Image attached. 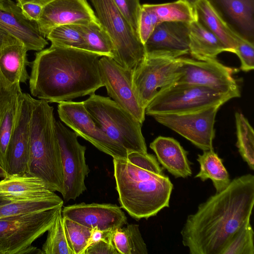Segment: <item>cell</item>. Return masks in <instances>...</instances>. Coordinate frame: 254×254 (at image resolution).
Segmentation results:
<instances>
[{
  "label": "cell",
  "instance_id": "obj_1",
  "mask_svg": "<svg viewBox=\"0 0 254 254\" xmlns=\"http://www.w3.org/2000/svg\"><path fill=\"white\" fill-rule=\"evenodd\" d=\"M254 204V176L237 177L223 190L200 203L181 231L190 254H221L235 233L251 219Z\"/></svg>",
  "mask_w": 254,
  "mask_h": 254
},
{
  "label": "cell",
  "instance_id": "obj_2",
  "mask_svg": "<svg viewBox=\"0 0 254 254\" xmlns=\"http://www.w3.org/2000/svg\"><path fill=\"white\" fill-rule=\"evenodd\" d=\"M101 56L79 49L51 45L36 53L29 76L31 95L49 103H60L88 95L103 86Z\"/></svg>",
  "mask_w": 254,
  "mask_h": 254
},
{
  "label": "cell",
  "instance_id": "obj_3",
  "mask_svg": "<svg viewBox=\"0 0 254 254\" xmlns=\"http://www.w3.org/2000/svg\"><path fill=\"white\" fill-rule=\"evenodd\" d=\"M113 164L121 207L131 217L147 219L169 206L173 185L154 155L132 151Z\"/></svg>",
  "mask_w": 254,
  "mask_h": 254
},
{
  "label": "cell",
  "instance_id": "obj_4",
  "mask_svg": "<svg viewBox=\"0 0 254 254\" xmlns=\"http://www.w3.org/2000/svg\"><path fill=\"white\" fill-rule=\"evenodd\" d=\"M54 107L34 99L30 127L28 176L42 179L53 191L64 192V174Z\"/></svg>",
  "mask_w": 254,
  "mask_h": 254
},
{
  "label": "cell",
  "instance_id": "obj_5",
  "mask_svg": "<svg viewBox=\"0 0 254 254\" xmlns=\"http://www.w3.org/2000/svg\"><path fill=\"white\" fill-rule=\"evenodd\" d=\"M83 103L94 121L118 146L128 153L147 152L142 124L114 100L94 93Z\"/></svg>",
  "mask_w": 254,
  "mask_h": 254
},
{
  "label": "cell",
  "instance_id": "obj_6",
  "mask_svg": "<svg viewBox=\"0 0 254 254\" xmlns=\"http://www.w3.org/2000/svg\"><path fill=\"white\" fill-rule=\"evenodd\" d=\"M98 21L114 47L113 58L122 66L134 70L146 57L144 45L113 0H91Z\"/></svg>",
  "mask_w": 254,
  "mask_h": 254
},
{
  "label": "cell",
  "instance_id": "obj_7",
  "mask_svg": "<svg viewBox=\"0 0 254 254\" xmlns=\"http://www.w3.org/2000/svg\"><path fill=\"white\" fill-rule=\"evenodd\" d=\"M231 96L206 87L189 83H175L160 90L145 108V113L182 114L222 106Z\"/></svg>",
  "mask_w": 254,
  "mask_h": 254
},
{
  "label": "cell",
  "instance_id": "obj_8",
  "mask_svg": "<svg viewBox=\"0 0 254 254\" xmlns=\"http://www.w3.org/2000/svg\"><path fill=\"white\" fill-rule=\"evenodd\" d=\"M62 207L0 219V254H24L48 230Z\"/></svg>",
  "mask_w": 254,
  "mask_h": 254
},
{
  "label": "cell",
  "instance_id": "obj_9",
  "mask_svg": "<svg viewBox=\"0 0 254 254\" xmlns=\"http://www.w3.org/2000/svg\"><path fill=\"white\" fill-rule=\"evenodd\" d=\"M64 174V201L75 200L86 190L85 180L90 172L86 162V147L78 135L60 121L55 122Z\"/></svg>",
  "mask_w": 254,
  "mask_h": 254
},
{
  "label": "cell",
  "instance_id": "obj_10",
  "mask_svg": "<svg viewBox=\"0 0 254 254\" xmlns=\"http://www.w3.org/2000/svg\"><path fill=\"white\" fill-rule=\"evenodd\" d=\"M221 106H210L182 114H157L151 116L157 122L185 137L203 151L213 149L214 124Z\"/></svg>",
  "mask_w": 254,
  "mask_h": 254
},
{
  "label": "cell",
  "instance_id": "obj_11",
  "mask_svg": "<svg viewBox=\"0 0 254 254\" xmlns=\"http://www.w3.org/2000/svg\"><path fill=\"white\" fill-rule=\"evenodd\" d=\"M234 69L216 60L206 61L180 58L179 75L176 83L208 87L232 98L241 96L239 86L233 76Z\"/></svg>",
  "mask_w": 254,
  "mask_h": 254
},
{
  "label": "cell",
  "instance_id": "obj_12",
  "mask_svg": "<svg viewBox=\"0 0 254 254\" xmlns=\"http://www.w3.org/2000/svg\"><path fill=\"white\" fill-rule=\"evenodd\" d=\"M180 58L146 57L134 70L133 85L145 109L161 89L175 83L179 75Z\"/></svg>",
  "mask_w": 254,
  "mask_h": 254
},
{
  "label": "cell",
  "instance_id": "obj_13",
  "mask_svg": "<svg viewBox=\"0 0 254 254\" xmlns=\"http://www.w3.org/2000/svg\"><path fill=\"white\" fill-rule=\"evenodd\" d=\"M58 112L64 124L99 150L113 158H127L128 153L109 138L85 109L83 102H60Z\"/></svg>",
  "mask_w": 254,
  "mask_h": 254
},
{
  "label": "cell",
  "instance_id": "obj_14",
  "mask_svg": "<svg viewBox=\"0 0 254 254\" xmlns=\"http://www.w3.org/2000/svg\"><path fill=\"white\" fill-rule=\"evenodd\" d=\"M99 70L101 80L108 95L142 124L145 109L141 105L134 90V70L122 66L113 58L107 56L100 58Z\"/></svg>",
  "mask_w": 254,
  "mask_h": 254
},
{
  "label": "cell",
  "instance_id": "obj_15",
  "mask_svg": "<svg viewBox=\"0 0 254 254\" xmlns=\"http://www.w3.org/2000/svg\"><path fill=\"white\" fill-rule=\"evenodd\" d=\"M34 98L21 92L13 129L5 154L7 176L27 175L30 153V127Z\"/></svg>",
  "mask_w": 254,
  "mask_h": 254
},
{
  "label": "cell",
  "instance_id": "obj_16",
  "mask_svg": "<svg viewBox=\"0 0 254 254\" xmlns=\"http://www.w3.org/2000/svg\"><path fill=\"white\" fill-rule=\"evenodd\" d=\"M99 22L86 0H54L43 8L37 24L46 38L55 28L62 25H83Z\"/></svg>",
  "mask_w": 254,
  "mask_h": 254
},
{
  "label": "cell",
  "instance_id": "obj_17",
  "mask_svg": "<svg viewBox=\"0 0 254 254\" xmlns=\"http://www.w3.org/2000/svg\"><path fill=\"white\" fill-rule=\"evenodd\" d=\"M190 23L161 22L144 43L146 57L178 58L189 54Z\"/></svg>",
  "mask_w": 254,
  "mask_h": 254
},
{
  "label": "cell",
  "instance_id": "obj_18",
  "mask_svg": "<svg viewBox=\"0 0 254 254\" xmlns=\"http://www.w3.org/2000/svg\"><path fill=\"white\" fill-rule=\"evenodd\" d=\"M63 217L68 218L90 229L114 231L124 226L127 218L121 207L110 203L82 202L64 207Z\"/></svg>",
  "mask_w": 254,
  "mask_h": 254
},
{
  "label": "cell",
  "instance_id": "obj_19",
  "mask_svg": "<svg viewBox=\"0 0 254 254\" xmlns=\"http://www.w3.org/2000/svg\"><path fill=\"white\" fill-rule=\"evenodd\" d=\"M0 28L23 44L27 51H40L48 44L37 22L28 19L11 0H0Z\"/></svg>",
  "mask_w": 254,
  "mask_h": 254
},
{
  "label": "cell",
  "instance_id": "obj_20",
  "mask_svg": "<svg viewBox=\"0 0 254 254\" xmlns=\"http://www.w3.org/2000/svg\"><path fill=\"white\" fill-rule=\"evenodd\" d=\"M237 36L254 44V0H206Z\"/></svg>",
  "mask_w": 254,
  "mask_h": 254
},
{
  "label": "cell",
  "instance_id": "obj_21",
  "mask_svg": "<svg viewBox=\"0 0 254 254\" xmlns=\"http://www.w3.org/2000/svg\"><path fill=\"white\" fill-rule=\"evenodd\" d=\"M56 195L36 177L10 175L0 181V197L11 202L45 199Z\"/></svg>",
  "mask_w": 254,
  "mask_h": 254
},
{
  "label": "cell",
  "instance_id": "obj_22",
  "mask_svg": "<svg viewBox=\"0 0 254 254\" xmlns=\"http://www.w3.org/2000/svg\"><path fill=\"white\" fill-rule=\"evenodd\" d=\"M158 162L175 178H186L192 171L188 158V152L175 139L159 136L150 144Z\"/></svg>",
  "mask_w": 254,
  "mask_h": 254
},
{
  "label": "cell",
  "instance_id": "obj_23",
  "mask_svg": "<svg viewBox=\"0 0 254 254\" xmlns=\"http://www.w3.org/2000/svg\"><path fill=\"white\" fill-rule=\"evenodd\" d=\"M27 50L20 42L0 50V83L9 88L17 83H25L29 78Z\"/></svg>",
  "mask_w": 254,
  "mask_h": 254
},
{
  "label": "cell",
  "instance_id": "obj_24",
  "mask_svg": "<svg viewBox=\"0 0 254 254\" xmlns=\"http://www.w3.org/2000/svg\"><path fill=\"white\" fill-rule=\"evenodd\" d=\"M189 54L201 61L216 60L223 52H227L221 41L196 20L190 23Z\"/></svg>",
  "mask_w": 254,
  "mask_h": 254
},
{
  "label": "cell",
  "instance_id": "obj_25",
  "mask_svg": "<svg viewBox=\"0 0 254 254\" xmlns=\"http://www.w3.org/2000/svg\"><path fill=\"white\" fill-rule=\"evenodd\" d=\"M196 20L214 34L227 52L234 53L239 37L233 33L206 0H200L194 7Z\"/></svg>",
  "mask_w": 254,
  "mask_h": 254
},
{
  "label": "cell",
  "instance_id": "obj_26",
  "mask_svg": "<svg viewBox=\"0 0 254 254\" xmlns=\"http://www.w3.org/2000/svg\"><path fill=\"white\" fill-rule=\"evenodd\" d=\"M197 161L200 165L199 172L195 178L202 181H212L216 192L226 189L231 182L229 174L223 165V161L213 149L203 151L197 155Z\"/></svg>",
  "mask_w": 254,
  "mask_h": 254
},
{
  "label": "cell",
  "instance_id": "obj_27",
  "mask_svg": "<svg viewBox=\"0 0 254 254\" xmlns=\"http://www.w3.org/2000/svg\"><path fill=\"white\" fill-rule=\"evenodd\" d=\"M112 243L119 254H147L148 250L137 224L116 229L112 236Z\"/></svg>",
  "mask_w": 254,
  "mask_h": 254
},
{
  "label": "cell",
  "instance_id": "obj_28",
  "mask_svg": "<svg viewBox=\"0 0 254 254\" xmlns=\"http://www.w3.org/2000/svg\"><path fill=\"white\" fill-rule=\"evenodd\" d=\"M80 26L86 44L87 51L101 57L114 58V47L113 43L99 22H92Z\"/></svg>",
  "mask_w": 254,
  "mask_h": 254
},
{
  "label": "cell",
  "instance_id": "obj_29",
  "mask_svg": "<svg viewBox=\"0 0 254 254\" xmlns=\"http://www.w3.org/2000/svg\"><path fill=\"white\" fill-rule=\"evenodd\" d=\"M63 204L57 194L45 199L10 202L0 206V219L63 206Z\"/></svg>",
  "mask_w": 254,
  "mask_h": 254
},
{
  "label": "cell",
  "instance_id": "obj_30",
  "mask_svg": "<svg viewBox=\"0 0 254 254\" xmlns=\"http://www.w3.org/2000/svg\"><path fill=\"white\" fill-rule=\"evenodd\" d=\"M236 127V146L242 159L249 168L254 170V131L248 119L241 113L235 115Z\"/></svg>",
  "mask_w": 254,
  "mask_h": 254
},
{
  "label": "cell",
  "instance_id": "obj_31",
  "mask_svg": "<svg viewBox=\"0 0 254 254\" xmlns=\"http://www.w3.org/2000/svg\"><path fill=\"white\" fill-rule=\"evenodd\" d=\"M21 92L20 88L15 93L0 116V164L5 170L6 151L14 126Z\"/></svg>",
  "mask_w": 254,
  "mask_h": 254
},
{
  "label": "cell",
  "instance_id": "obj_32",
  "mask_svg": "<svg viewBox=\"0 0 254 254\" xmlns=\"http://www.w3.org/2000/svg\"><path fill=\"white\" fill-rule=\"evenodd\" d=\"M62 210L47 231V239L41 250L42 254H74L65 233Z\"/></svg>",
  "mask_w": 254,
  "mask_h": 254
},
{
  "label": "cell",
  "instance_id": "obj_33",
  "mask_svg": "<svg viewBox=\"0 0 254 254\" xmlns=\"http://www.w3.org/2000/svg\"><path fill=\"white\" fill-rule=\"evenodd\" d=\"M150 5L155 12L159 23L181 21L190 23L196 20L194 8L181 0Z\"/></svg>",
  "mask_w": 254,
  "mask_h": 254
},
{
  "label": "cell",
  "instance_id": "obj_34",
  "mask_svg": "<svg viewBox=\"0 0 254 254\" xmlns=\"http://www.w3.org/2000/svg\"><path fill=\"white\" fill-rule=\"evenodd\" d=\"M46 38L54 46L87 51L86 44L80 25L59 26L53 29Z\"/></svg>",
  "mask_w": 254,
  "mask_h": 254
},
{
  "label": "cell",
  "instance_id": "obj_35",
  "mask_svg": "<svg viewBox=\"0 0 254 254\" xmlns=\"http://www.w3.org/2000/svg\"><path fill=\"white\" fill-rule=\"evenodd\" d=\"M250 219L235 233L221 254H254V233Z\"/></svg>",
  "mask_w": 254,
  "mask_h": 254
},
{
  "label": "cell",
  "instance_id": "obj_36",
  "mask_svg": "<svg viewBox=\"0 0 254 254\" xmlns=\"http://www.w3.org/2000/svg\"><path fill=\"white\" fill-rule=\"evenodd\" d=\"M63 219L65 233L74 254H84L88 247L92 229L65 217Z\"/></svg>",
  "mask_w": 254,
  "mask_h": 254
},
{
  "label": "cell",
  "instance_id": "obj_37",
  "mask_svg": "<svg viewBox=\"0 0 254 254\" xmlns=\"http://www.w3.org/2000/svg\"><path fill=\"white\" fill-rule=\"evenodd\" d=\"M159 23L157 16L150 4L141 5L138 22V34L144 44Z\"/></svg>",
  "mask_w": 254,
  "mask_h": 254
},
{
  "label": "cell",
  "instance_id": "obj_38",
  "mask_svg": "<svg viewBox=\"0 0 254 254\" xmlns=\"http://www.w3.org/2000/svg\"><path fill=\"white\" fill-rule=\"evenodd\" d=\"M113 1L134 31L138 34V22L141 8L140 0H113Z\"/></svg>",
  "mask_w": 254,
  "mask_h": 254
},
{
  "label": "cell",
  "instance_id": "obj_39",
  "mask_svg": "<svg viewBox=\"0 0 254 254\" xmlns=\"http://www.w3.org/2000/svg\"><path fill=\"white\" fill-rule=\"evenodd\" d=\"M241 62L240 69L245 72L254 68V44L238 37L235 49Z\"/></svg>",
  "mask_w": 254,
  "mask_h": 254
},
{
  "label": "cell",
  "instance_id": "obj_40",
  "mask_svg": "<svg viewBox=\"0 0 254 254\" xmlns=\"http://www.w3.org/2000/svg\"><path fill=\"white\" fill-rule=\"evenodd\" d=\"M84 254H119L112 240H101L90 245Z\"/></svg>",
  "mask_w": 254,
  "mask_h": 254
},
{
  "label": "cell",
  "instance_id": "obj_41",
  "mask_svg": "<svg viewBox=\"0 0 254 254\" xmlns=\"http://www.w3.org/2000/svg\"><path fill=\"white\" fill-rule=\"evenodd\" d=\"M24 15L29 20L37 22L44 6L34 2H25L20 6Z\"/></svg>",
  "mask_w": 254,
  "mask_h": 254
},
{
  "label": "cell",
  "instance_id": "obj_42",
  "mask_svg": "<svg viewBox=\"0 0 254 254\" xmlns=\"http://www.w3.org/2000/svg\"><path fill=\"white\" fill-rule=\"evenodd\" d=\"M20 88V83H17L9 88L4 87L0 83V116L11 98Z\"/></svg>",
  "mask_w": 254,
  "mask_h": 254
},
{
  "label": "cell",
  "instance_id": "obj_43",
  "mask_svg": "<svg viewBox=\"0 0 254 254\" xmlns=\"http://www.w3.org/2000/svg\"><path fill=\"white\" fill-rule=\"evenodd\" d=\"M113 231L102 230L97 227L91 230V235L88 240V247L91 244L101 240H111ZM87 247V248H88Z\"/></svg>",
  "mask_w": 254,
  "mask_h": 254
},
{
  "label": "cell",
  "instance_id": "obj_44",
  "mask_svg": "<svg viewBox=\"0 0 254 254\" xmlns=\"http://www.w3.org/2000/svg\"><path fill=\"white\" fill-rule=\"evenodd\" d=\"M20 42L9 33L0 28V50L7 46Z\"/></svg>",
  "mask_w": 254,
  "mask_h": 254
},
{
  "label": "cell",
  "instance_id": "obj_45",
  "mask_svg": "<svg viewBox=\"0 0 254 254\" xmlns=\"http://www.w3.org/2000/svg\"><path fill=\"white\" fill-rule=\"evenodd\" d=\"M53 0H17V2L16 3L20 6L21 4L25 2H31L44 6Z\"/></svg>",
  "mask_w": 254,
  "mask_h": 254
},
{
  "label": "cell",
  "instance_id": "obj_46",
  "mask_svg": "<svg viewBox=\"0 0 254 254\" xmlns=\"http://www.w3.org/2000/svg\"><path fill=\"white\" fill-rule=\"evenodd\" d=\"M188 4H189L191 7L194 8L195 5L200 0H181Z\"/></svg>",
  "mask_w": 254,
  "mask_h": 254
},
{
  "label": "cell",
  "instance_id": "obj_47",
  "mask_svg": "<svg viewBox=\"0 0 254 254\" xmlns=\"http://www.w3.org/2000/svg\"><path fill=\"white\" fill-rule=\"evenodd\" d=\"M7 176V173L4 169L0 164V178H4Z\"/></svg>",
  "mask_w": 254,
  "mask_h": 254
},
{
  "label": "cell",
  "instance_id": "obj_48",
  "mask_svg": "<svg viewBox=\"0 0 254 254\" xmlns=\"http://www.w3.org/2000/svg\"><path fill=\"white\" fill-rule=\"evenodd\" d=\"M11 201L0 197V206L9 203Z\"/></svg>",
  "mask_w": 254,
  "mask_h": 254
}]
</instances>
